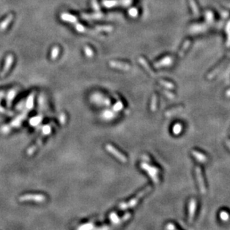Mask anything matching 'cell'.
<instances>
[{"label": "cell", "mask_w": 230, "mask_h": 230, "mask_svg": "<svg viewBox=\"0 0 230 230\" xmlns=\"http://www.w3.org/2000/svg\"><path fill=\"white\" fill-rule=\"evenodd\" d=\"M151 190V187H147L146 188H145L144 190H142L141 191L139 192L137 195L134 197V199H132L131 200L128 202V203H121V204L119 205V209H122V210H124V209H129V208H133V207H134L135 205H136V204H137L138 202L140 200V199H141V197H143L144 195H145L146 193H148Z\"/></svg>", "instance_id": "6da1fadb"}, {"label": "cell", "mask_w": 230, "mask_h": 230, "mask_svg": "<svg viewBox=\"0 0 230 230\" xmlns=\"http://www.w3.org/2000/svg\"><path fill=\"white\" fill-rule=\"evenodd\" d=\"M141 168L143 169L144 170H145V171L148 173V175L150 176V177L152 179L153 182H154L155 184L158 183L159 178H158V176H157V174H158V173H159L158 169L156 168V167H154L149 165V164H147V163H141Z\"/></svg>", "instance_id": "7a4b0ae2"}, {"label": "cell", "mask_w": 230, "mask_h": 230, "mask_svg": "<svg viewBox=\"0 0 230 230\" xmlns=\"http://www.w3.org/2000/svg\"><path fill=\"white\" fill-rule=\"evenodd\" d=\"M46 200V197L43 194H24L19 197V201H33L35 203H43Z\"/></svg>", "instance_id": "3957f363"}, {"label": "cell", "mask_w": 230, "mask_h": 230, "mask_svg": "<svg viewBox=\"0 0 230 230\" xmlns=\"http://www.w3.org/2000/svg\"><path fill=\"white\" fill-rule=\"evenodd\" d=\"M106 150L108 151L109 153L112 154V155H114L116 159H118L120 161H122V162L123 163L127 162V160H128V159H127L125 155H123L122 153H120L119 151H118V149H116L114 147H112V146L110 145V144H107V145L106 146Z\"/></svg>", "instance_id": "277c9868"}, {"label": "cell", "mask_w": 230, "mask_h": 230, "mask_svg": "<svg viewBox=\"0 0 230 230\" xmlns=\"http://www.w3.org/2000/svg\"><path fill=\"white\" fill-rule=\"evenodd\" d=\"M195 171H196V176H197V181H198V184H199V187H200V192L204 194V193H206V190L205 183H204L203 176H202L201 169H200V167H197L195 169Z\"/></svg>", "instance_id": "5b68a950"}, {"label": "cell", "mask_w": 230, "mask_h": 230, "mask_svg": "<svg viewBox=\"0 0 230 230\" xmlns=\"http://www.w3.org/2000/svg\"><path fill=\"white\" fill-rule=\"evenodd\" d=\"M110 65L111 66V67L116 68V69L122 70H128L130 69V65H129L127 63H124V62L112 61L110 62Z\"/></svg>", "instance_id": "8992f818"}, {"label": "cell", "mask_w": 230, "mask_h": 230, "mask_svg": "<svg viewBox=\"0 0 230 230\" xmlns=\"http://www.w3.org/2000/svg\"><path fill=\"white\" fill-rule=\"evenodd\" d=\"M196 211V200L195 199H191L188 205V222L192 223L193 221L194 214Z\"/></svg>", "instance_id": "52a82bcc"}, {"label": "cell", "mask_w": 230, "mask_h": 230, "mask_svg": "<svg viewBox=\"0 0 230 230\" xmlns=\"http://www.w3.org/2000/svg\"><path fill=\"white\" fill-rule=\"evenodd\" d=\"M13 61H14V58L11 55H9L7 58H6V61H5V64L4 66V69L2 70V73H1V76H4L8 71L9 70V69L11 67L12 64H13Z\"/></svg>", "instance_id": "ba28073f"}, {"label": "cell", "mask_w": 230, "mask_h": 230, "mask_svg": "<svg viewBox=\"0 0 230 230\" xmlns=\"http://www.w3.org/2000/svg\"><path fill=\"white\" fill-rule=\"evenodd\" d=\"M192 154L193 155V156L200 163H206V161H208V159H207V157L205 155H203V154H202L201 153H199V152H197V151L192 150Z\"/></svg>", "instance_id": "9c48e42d"}, {"label": "cell", "mask_w": 230, "mask_h": 230, "mask_svg": "<svg viewBox=\"0 0 230 230\" xmlns=\"http://www.w3.org/2000/svg\"><path fill=\"white\" fill-rule=\"evenodd\" d=\"M139 63L144 66V67L145 68V70H147V73H149V74H150L151 76H154L155 75L154 73L152 71L151 68L150 67V66H149V64H147V61H145L143 58H139Z\"/></svg>", "instance_id": "30bf717a"}, {"label": "cell", "mask_w": 230, "mask_h": 230, "mask_svg": "<svg viewBox=\"0 0 230 230\" xmlns=\"http://www.w3.org/2000/svg\"><path fill=\"white\" fill-rule=\"evenodd\" d=\"M171 64V57H166V58H165L164 59H163L160 61H159L158 63H156L155 64V67L158 68L161 67L163 66L169 65Z\"/></svg>", "instance_id": "8fae6325"}, {"label": "cell", "mask_w": 230, "mask_h": 230, "mask_svg": "<svg viewBox=\"0 0 230 230\" xmlns=\"http://www.w3.org/2000/svg\"><path fill=\"white\" fill-rule=\"evenodd\" d=\"M224 64H225V61H223L221 62V64H220V65L217 66L215 69H214V70L209 74L208 78H209V79H211V78H213L214 76H215V75L217 74V73H219V70H221V69L224 67Z\"/></svg>", "instance_id": "7c38bea8"}, {"label": "cell", "mask_w": 230, "mask_h": 230, "mask_svg": "<svg viewBox=\"0 0 230 230\" xmlns=\"http://www.w3.org/2000/svg\"><path fill=\"white\" fill-rule=\"evenodd\" d=\"M191 45V41H189V40H188V41H186V42L184 43L183 45H182V48H181V49H180V51L179 52V57H182L183 56L184 53L186 52V51L187 50L188 48L189 47V46Z\"/></svg>", "instance_id": "4fadbf2b"}, {"label": "cell", "mask_w": 230, "mask_h": 230, "mask_svg": "<svg viewBox=\"0 0 230 230\" xmlns=\"http://www.w3.org/2000/svg\"><path fill=\"white\" fill-rule=\"evenodd\" d=\"M182 108H183V107L182 106H178V107H175V108H171V110L168 111L165 113V115H166L167 117H170V116H171V115H174V114H176V113L181 111L182 110Z\"/></svg>", "instance_id": "5bb4252c"}, {"label": "cell", "mask_w": 230, "mask_h": 230, "mask_svg": "<svg viewBox=\"0 0 230 230\" xmlns=\"http://www.w3.org/2000/svg\"><path fill=\"white\" fill-rule=\"evenodd\" d=\"M94 229V226L92 223H85V224L81 225L80 226L77 230H92Z\"/></svg>", "instance_id": "9a60e30c"}, {"label": "cell", "mask_w": 230, "mask_h": 230, "mask_svg": "<svg viewBox=\"0 0 230 230\" xmlns=\"http://www.w3.org/2000/svg\"><path fill=\"white\" fill-rule=\"evenodd\" d=\"M189 4L190 6H191V8H192V10L193 11L194 15L196 16L198 15L199 11H198V8H197V5H196L195 1H194V0H189Z\"/></svg>", "instance_id": "2e32d148"}, {"label": "cell", "mask_w": 230, "mask_h": 230, "mask_svg": "<svg viewBox=\"0 0 230 230\" xmlns=\"http://www.w3.org/2000/svg\"><path fill=\"white\" fill-rule=\"evenodd\" d=\"M157 95H153L152 97V100H151V108L152 111H155L157 109Z\"/></svg>", "instance_id": "e0dca14e"}, {"label": "cell", "mask_w": 230, "mask_h": 230, "mask_svg": "<svg viewBox=\"0 0 230 230\" xmlns=\"http://www.w3.org/2000/svg\"><path fill=\"white\" fill-rule=\"evenodd\" d=\"M58 54H59V47H54V48L52 49V53H51V58L52 59H56L58 56Z\"/></svg>", "instance_id": "ac0fdd59"}, {"label": "cell", "mask_w": 230, "mask_h": 230, "mask_svg": "<svg viewBox=\"0 0 230 230\" xmlns=\"http://www.w3.org/2000/svg\"><path fill=\"white\" fill-rule=\"evenodd\" d=\"M159 82L161 83V85H163L166 88H168V89H172V88H174V85H173L172 83H171V82H168V81H163V80H160Z\"/></svg>", "instance_id": "d6986e66"}, {"label": "cell", "mask_w": 230, "mask_h": 230, "mask_svg": "<svg viewBox=\"0 0 230 230\" xmlns=\"http://www.w3.org/2000/svg\"><path fill=\"white\" fill-rule=\"evenodd\" d=\"M220 216H221V220L223 221H228L229 218V215L228 214V212H226V211H221Z\"/></svg>", "instance_id": "ffe728a7"}, {"label": "cell", "mask_w": 230, "mask_h": 230, "mask_svg": "<svg viewBox=\"0 0 230 230\" xmlns=\"http://www.w3.org/2000/svg\"><path fill=\"white\" fill-rule=\"evenodd\" d=\"M84 52H85V53H86V55H87V57H89V58H90V57H93V52L91 49L89 48V47H85V48H84Z\"/></svg>", "instance_id": "44dd1931"}, {"label": "cell", "mask_w": 230, "mask_h": 230, "mask_svg": "<svg viewBox=\"0 0 230 230\" xmlns=\"http://www.w3.org/2000/svg\"><path fill=\"white\" fill-rule=\"evenodd\" d=\"M181 129H182V126H180V125H179V124H178V125H175V126L174 127V133L175 134L180 133Z\"/></svg>", "instance_id": "7402d4cb"}, {"label": "cell", "mask_w": 230, "mask_h": 230, "mask_svg": "<svg viewBox=\"0 0 230 230\" xmlns=\"http://www.w3.org/2000/svg\"><path fill=\"white\" fill-rule=\"evenodd\" d=\"M0 113H2V114H9V115H11L12 114L11 112H10L8 111H6L5 109L1 105V104H0Z\"/></svg>", "instance_id": "603a6c76"}, {"label": "cell", "mask_w": 230, "mask_h": 230, "mask_svg": "<svg viewBox=\"0 0 230 230\" xmlns=\"http://www.w3.org/2000/svg\"><path fill=\"white\" fill-rule=\"evenodd\" d=\"M166 228L168 230H176V226H174L173 223H168L167 225Z\"/></svg>", "instance_id": "cb8c5ba5"}, {"label": "cell", "mask_w": 230, "mask_h": 230, "mask_svg": "<svg viewBox=\"0 0 230 230\" xmlns=\"http://www.w3.org/2000/svg\"><path fill=\"white\" fill-rule=\"evenodd\" d=\"M226 145L230 149V141H226Z\"/></svg>", "instance_id": "d4e9b609"}]
</instances>
